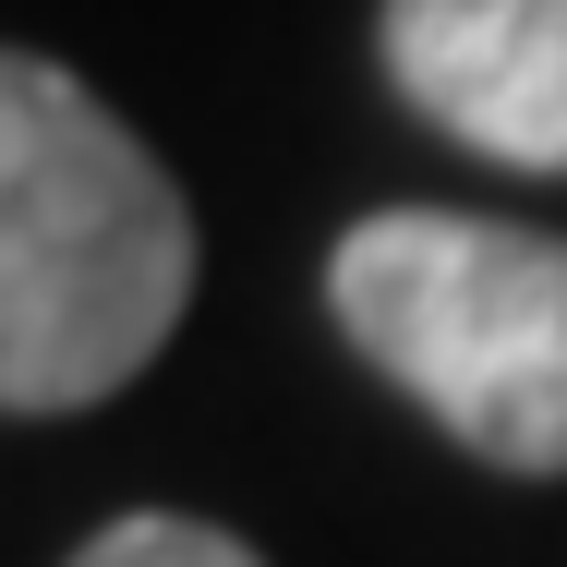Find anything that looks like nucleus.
<instances>
[{"label": "nucleus", "instance_id": "1", "mask_svg": "<svg viewBox=\"0 0 567 567\" xmlns=\"http://www.w3.org/2000/svg\"><path fill=\"white\" fill-rule=\"evenodd\" d=\"M194 302V218L169 169L61 61L0 73V399L24 423L133 386Z\"/></svg>", "mask_w": 567, "mask_h": 567}, {"label": "nucleus", "instance_id": "2", "mask_svg": "<svg viewBox=\"0 0 567 567\" xmlns=\"http://www.w3.org/2000/svg\"><path fill=\"white\" fill-rule=\"evenodd\" d=\"M350 350L495 471H567V241L447 206H386L327 254Z\"/></svg>", "mask_w": 567, "mask_h": 567}, {"label": "nucleus", "instance_id": "3", "mask_svg": "<svg viewBox=\"0 0 567 567\" xmlns=\"http://www.w3.org/2000/svg\"><path fill=\"white\" fill-rule=\"evenodd\" d=\"M386 73L471 157L567 169V0H386Z\"/></svg>", "mask_w": 567, "mask_h": 567}, {"label": "nucleus", "instance_id": "4", "mask_svg": "<svg viewBox=\"0 0 567 567\" xmlns=\"http://www.w3.org/2000/svg\"><path fill=\"white\" fill-rule=\"evenodd\" d=\"M73 567H266V556L229 544V532H206V519H157V507H145V519H110Z\"/></svg>", "mask_w": 567, "mask_h": 567}]
</instances>
